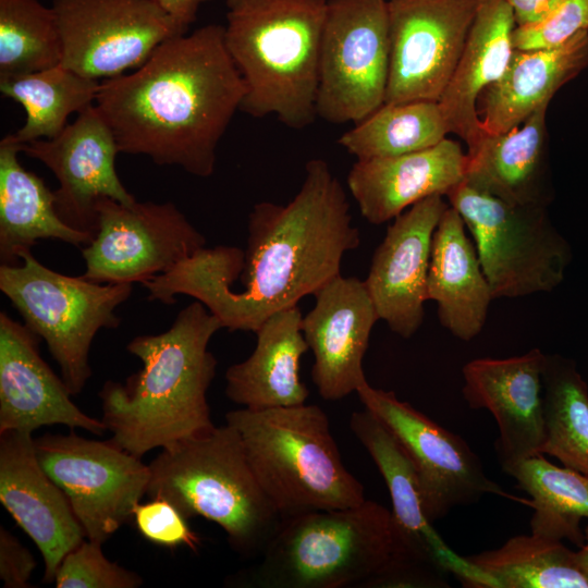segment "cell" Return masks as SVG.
<instances>
[{
    "mask_svg": "<svg viewBox=\"0 0 588 588\" xmlns=\"http://www.w3.org/2000/svg\"><path fill=\"white\" fill-rule=\"evenodd\" d=\"M390 70L388 0H327L317 118L358 123L385 100Z\"/></svg>",
    "mask_w": 588,
    "mask_h": 588,
    "instance_id": "obj_11",
    "label": "cell"
},
{
    "mask_svg": "<svg viewBox=\"0 0 588 588\" xmlns=\"http://www.w3.org/2000/svg\"><path fill=\"white\" fill-rule=\"evenodd\" d=\"M516 27L507 0H477L464 49L439 105L450 133L473 152L486 133L478 117L481 94L501 78L514 52Z\"/></svg>",
    "mask_w": 588,
    "mask_h": 588,
    "instance_id": "obj_24",
    "label": "cell"
},
{
    "mask_svg": "<svg viewBox=\"0 0 588 588\" xmlns=\"http://www.w3.org/2000/svg\"><path fill=\"white\" fill-rule=\"evenodd\" d=\"M356 393L411 458L425 514L432 524L457 506L478 502L485 494L511 497L486 476L480 458L462 437L400 401L393 391L376 389L366 381Z\"/></svg>",
    "mask_w": 588,
    "mask_h": 588,
    "instance_id": "obj_15",
    "label": "cell"
},
{
    "mask_svg": "<svg viewBox=\"0 0 588 588\" xmlns=\"http://www.w3.org/2000/svg\"><path fill=\"white\" fill-rule=\"evenodd\" d=\"M220 329L219 319L196 301L167 331L127 344L142 369L124 383L107 381L99 391L101 420L114 444L142 457L215 427L207 391L217 359L208 344Z\"/></svg>",
    "mask_w": 588,
    "mask_h": 588,
    "instance_id": "obj_3",
    "label": "cell"
},
{
    "mask_svg": "<svg viewBox=\"0 0 588 588\" xmlns=\"http://www.w3.org/2000/svg\"><path fill=\"white\" fill-rule=\"evenodd\" d=\"M588 66V32L550 49L514 50L499 81L479 97L478 117L486 134L519 126Z\"/></svg>",
    "mask_w": 588,
    "mask_h": 588,
    "instance_id": "obj_26",
    "label": "cell"
},
{
    "mask_svg": "<svg viewBox=\"0 0 588 588\" xmlns=\"http://www.w3.org/2000/svg\"><path fill=\"white\" fill-rule=\"evenodd\" d=\"M30 432L0 433V502L41 553L42 581L54 583L63 558L85 539L64 492L40 466Z\"/></svg>",
    "mask_w": 588,
    "mask_h": 588,
    "instance_id": "obj_21",
    "label": "cell"
},
{
    "mask_svg": "<svg viewBox=\"0 0 588 588\" xmlns=\"http://www.w3.org/2000/svg\"><path fill=\"white\" fill-rule=\"evenodd\" d=\"M133 519L139 534L152 543L168 548L185 546L194 551L200 543L187 518L166 499L152 498L146 503H137Z\"/></svg>",
    "mask_w": 588,
    "mask_h": 588,
    "instance_id": "obj_38",
    "label": "cell"
},
{
    "mask_svg": "<svg viewBox=\"0 0 588 588\" xmlns=\"http://www.w3.org/2000/svg\"><path fill=\"white\" fill-rule=\"evenodd\" d=\"M133 283H97L56 272L25 252L17 266H0V290L42 339L58 363L72 395L83 391L91 376L88 356L96 333L115 329V309L133 290Z\"/></svg>",
    "mask_w": 588,
    "mask_h": 588,
    "instance_id": "obj_8",
    "label": "cell"
},
{
    "mask_svg": "<svg viewBox=\"0 0 588 588\" xmlns=\"http://www.w3.org/2000/svg\"><path fill=\"white\" fill-rule=\"evenodd\" d=\"M465 559L483 577L486 588H588L575 551L535 534L512 537L500 548Z\"/></svg>",
    "mask_w": 588,
    "mask_h": 588,
    "instance_id": "obj_31",
    "label": "cell"
},
{
    "mask_svg": "<svg viewBox=\"0 0 588 588\" xmlns=\"http://www.w3.org/2000/svg\"><path fill=\"white\" fill-rule=\"evenodd\" d=\"M584 544L578 548V551H575V560L579 569L588 578V524L584 529Z\"/></svg>",
    "mask_w": 588,
    "mask_h": 588,
    "instance_id": "obj_42",
    "label": "cell"
},
{
    "mask_svg": "<svg viewBox=\"0 0 588 588\" xmlns=\"http://www.w3.org/2000/svg\"><path fill=\"white\" fill-rule=\"evenodd\" d=\"M302 319L314 354L313 382L327 401H339L367 381L363 360L375 323L380 320L365 281L336 275L315 294Z\"/></svg>",
    "mask_w": 588,
    "mask_h": 588,
    "instance_id": "obj_19",
    "label": "cell"
},
{
    "mask_svg": "<svg viewBox=\"0 0 588 588\" xmlns=\"http://www.w3.org/2000/svg\"><path fill=\"white\" fill-rule=\"evenodd\" d=\"M98 230L82 248L83 278L97 283L143 284L173 269L206 245V237L171 201L96 204Z\"/></svg>",
    "mask_w": 588,
    "mask_h": 588,
    "instance_id": "obj_13",
    "label": "cell"
},
{
    "mask_svg": "<svg viewBox=\"0 0 588 588\" xmlns=\"http://www.w3.org/2000/svg\"><path fill=\"white\" fill-rule=\"evenodd\" d=\"M449 206L442 195L416 203L393 219L372 255L366 287L379 319L403 339L424 321L433 234Z\"/></svg>",
    "mask_w": 588,
    "mask_h": 588,
    "instance_id": "obj_18",
    "label": "cell"
},
{
    "mask_svg": "<svg viewBox=\"0 0 588 588\" xmlns=\"http://www.w3.org/2000/svg\"><path fill=\"white\" fill-rule=\"evenodd\" d=\"M71 396L62 377L41 357L38 336L1 311L0 433L64 425L103 434V421L82 412Z\"/></svg>",
    "mask_w": 588,
    "mask_h": 588,
    "instance_id": "obj_22",
    "label": "cell"
},
{
    "mask_svg": "<svg viewBox=\"0 0 588 588\" xmlns=\"http://www.w3.org/2000/svg\"><path fill=\"white\" fill-rule=\"evenodd\" d=\"M427 299L437 303L440 323L462 341H470L481 332L494 299L474 241L452 206L433 234Z\"/></svg>",
    "mask_w": 588,
    "mask_h": 588,
    "instance_id": "obj_25",
    "label": "cell"
},
{
    "mask_svg": "<svg viewBox=\"0 0 588 588\" xmlns=\"http://www.w3.org/2000/svg\"><path fill=\"white\" fill-rule=\"evenodd\" d=\"M327 0H243L229 9L226 49L244 82L241 111L293 130L317 118Z\"/></svg>",
    "mask_w": 588,
    "mask_h": 588,
    "instance_id": "obj_4",
    "label": "cell"
},
{
    "mask_svg": "<svg viewBox=\"0 0 588 588\" xmlns=\"http://www.w3.org/2000/svg\"><path fill=\"white\" fill-rule=\"evenodd\" d=\"M102 543L84 540L62 560L54 578L58 588H137L143 578L110 561Z\"/></svg>",
    "mask_w": 588,
    "mask_h": 588,
    "instance_id": "obj_36",
    "label": "cell"
},
{
    "mask_svg": "<svg viewBox=\"0 0 588 588\" xmlns=\"http://www.w3.org/2000/svg\"><path fill=\"white\" fill-rule=\"evenodd\" d=\"M241 1H243V0H225V4L230 9V8L234 7V5H236L237 3H240Z\"/></svg>",
    "mask_w": 588,
    "mask_h": 588,
    "instance_id": "obj_43",
    "label": "cell"
},
{
    "mask_svg": "<svg viewBox=\"0 0 588 588\" xmlns=\"http://www.w3.org/2000/svg\"><path fill=\"white\" fill-rule=\"evenodd\" d=\"M344 187L320 158L307 161L297 194L286 205L256 204L245 250L201 248L144 283L149 301L175 295L199 301L229 331L256 332L272 314L296 306L341 274L343 256L360 244Z\"/></svg>",
    "mask_w": 588,
    "mask_h": 588,
    "instance_id": "obj_1",
    "label": "cell"
},
{
    "mask_svg": "<svg viewBox=\"0 0 588 588\" xmlns=\"http://www.w3.org/2000/svg\"><path fill=\"white\" fill-rule=\"evenodd\" d=\"M61 64L108 79L143 64L163 41L186 34L157 0H52Z\"/></svg>",
    "mask_w": 588,
    "mask_h": 588,
    "instance_id": "obj_14",
    "label": "cell"
},
{
    "mask_svg": "<svg viewBox=\"0 0 588 588\" xmlns=\"http://www.w3.org/2000/svg\"><path fill=\"white\" fill-rule=\"evenodd\" d=\"M546 358L536 347L509 358H476L463 367L466 403L488 409L498 424L495 450L502 467L541 454Z\"/></svg>",
    "mask_w": 588,
    "mask_h": 588,
    "instance_id": "obj_20",
    "label": "cell"
},
{
    "mask_svg": "<svg viewBox=\"0 0 588 588\" xmlns=\"http://www.w3.org/2000/svg\"><path fill=\"white\" fill-rule=\"evenodd\" d=\"M298 306L270 315L255 332L253 353L225 372L230 401L250 409L304 404L309 391L299 378V362L309 348Z\"/></svg>",
    "mask_w": 588,
    "mask_h": 588,
    "instance_id": "obj_27",
    "label": "cell"
},
{
    "mask_svg": "<svg viewBox=\"0 0 588 588\" xmlns=\"http://www.w3.org/2000/svg\"><path fill=\"white\" fill-rule=\"evenodd\" d=\"M21 152L39 160L54 174L59 182L54 191L57 213L74 230L95 236L100 198L125 205L136 201L118 176L115 157L120 150L95 105L81 111L58 136L22 144Z\"/></svg>",
    "mask_w": 588,
    "mask_h": 588,
    "instance_id": "obj_17",
    "label": "cell"
},
{
    "mask_svg": "<svg viewBox=\"0 0 588 588\" xmlns=\"http://www.w3.org/2000/svg\"><path fill=\"white\" fill-rule=\"evenodd\" d=\"M445 198L471 234L494 298L547 293L572 259L542 205H512L463 181Z\"/></svg>",
    "mask_w": 588,
    "mask_h": 588,
    "instance_id": "obj_9",
    "label": "cell"
},
{
    "mask_svg": "<svg viewBox=\"0 0 588 588\" xmlns=\"http://www.w3.org/2000/svg\"><path fill=\"white\" fill-rule=\"evenodd\" d=\"M544 442L541 454L588 476V385L576 363L547 355L543 370Z\"/></svg>",
    "mask_w": 588,
    "mask_h": 588,
    "instance_id": "obj_34",
    "label": "cell"
},
{
    "mask_svg": "<svg viewBox=\"0 0 588 588\" xmlns=\"http://www.w3.org/2000/svg\"><path fill=\"white\" fill-rule=\"evenodd\" d=\"M148 465L150 499L168 500L187 519L216 523L243 556L261 555L281 526L237 431L226 422L163 448Z\"/></svg>",
    "mask_w": 588,
    "mask_h": 588,
    "instance_id": "obj_5",
    "label": "cell"
},
{
    "mask_svg": "<svg viewBox=\"0 0 588 588\" xmlns=\"http://www.w3.org/2000/svg\"><path fill=\"white\" fill-rule=\"evenodd\" d=\"M395 551L391 512L358 505L283 518L250 573L259 588L375 587Z\"/></svg>",
    "mask_w": 588,
    "mask_h": 588,
    "instance_id": "obj_7",
    "label": "cell"
},
{
    "mask_svg": "<svg viewBox=\"0 0 588 588\" xmlns=\"http://www.w3.org/2000/svg\"><path fill=\"white\" fill-rule=\"evenodd\" d=\"M244 95L224 26L208 24L163 41L132 72L100 81L95 106L120 152L208 177Z\"/></svg>",
    "mask_w": 588,
    "mask_h": 588,
    "instance_id": "obj_2",
    "label": "cell"
},
{
    "mask_svg": "<svg viewBox=\"0 0 588 588\" xmlns=\"http://www.w3.org/2000/svg\"><path fill=\"white\" fill-rule=\"evenodd\" d=\"M467 168V152L457 142L445 138L411 154L357 160L346 184L362 216L378 225L427 197H445L465 181Z\"/></svg>",
    "mask_w": 588,
    "mask_h": 588,
    "instance_id": "obj_23",
    "label": "cell"
},
{
    "mask_svg": "<svg viewBox=\"0 0 588 588\" xmlns=\"http://www.w3.org/2000/svg\"><path fill=\"white\" fill-rule=\"evenodd\" d=\"M100 81L83 76L63 64L29 74L0 78L3 96L26 112L25 124L13 134L22 145L58 136L68 118L95 105Z\"/></svg>",
    "mask_w": 588,
    "mask_h": 588,
    "instance_id": "obj_32",
    "label": "cell"
},
{
    "mask_svg": "<svg viewBox=\"0 0 588 588\" xmlns=\"http://www.w3.org/2000/svg\"><path fill=\"white\" fill-rule=\"evenodd\" d=\"M36 567L30 551L7 528L0 526V578L5 588L29 587Z\"/></svg>",
    "mask_w": 588,
    "mask_h": 588,
    "instance_id": "obj_39",
    "label": "cell"
},
{
    "mask_svg": "<svg viewBox=\"0 0 588 588\" xmlns=\"http://www.w3.org/2000/svg\"><path fill=\"white\" fill-rule=\"evenodd\" d=\"M249 465L282 518L364 502V486L344 466L329 418L317 405L225 415Z\"/></svg>",
    "mask_w": 588,
    "mask_h": 588,
    "instance_id": "obj_6",
    "label": "cell"
},
{
    "mask_svg": "<svg viewBox=\"0 0 588 588\" xmlns=\"http://www.w3.org/2000/svg\"><path fill=\"white\" fill-rule=\"evenodd\" d=\"M61 61L62 41L52 8L38 0H0V78Z\"/></svg>",
    "mask_w": 588,
    "mask_h": 588,
    "instance_id": "obj_35",
    "label": "cell"
},
{
    "mask_svg": "<svg viewBox=\"0 0 588 588\" xmlns=\"http://www.w3.org/2000/svg\"><path fill=\"white\" fill-rule=\"evenodd\" d=\"M350 427L377 465L392 503L395 551L381 586L449 587L452 573L465 587L486 588L483 577L427 518L414 465L392 432L366 408L352 414Z\"/></svg>",
    "mask_w": 588,
    "mask_h": 588,
    "instance_id": "obj_10",
    "label": "cell"
},
{
    "mask_svg": "<svg viewBox=\"0 0 588 588\" xmlns=\"http://www.w3.org/2000/svg\"><path fill=\"white\" fill-rule=\"evenodd\" d=\"M516 22V26L536 23L547 16L559 0H507Z\"/></svg>",
    "mask_w": 588,
    "mask_h": 588,
    "instance_id": "obj_40",
    "label": "cell"
},
{
    "mask_svg": "<svg viewBox=\"0 0 588 588\" xmlns=\"http://www.w3.org/2000/svg\"><path fill=\"white\" fill-rule=\"evenodd\" d=\"M580 32H588V0H559L542 20L516 26L513 45L516 50L559 47Z\"/></svg>",
    "mask_w": 588,
    "mask_h": 588,
    "instance_id": "obj_37",
    "label": "cell"
},
{
    "mask_svg": "<svg viewBox=\"0 0 588 588\" xmlns=\"http://www.w3.org/2000/svg\"><path fill=\"white\" fill-rule=\"evenodd\" d=\"M159 5L184 29L196 21L201 4L210 0H157Z\"/></svg>",
    "mask_w": 588,
    "mask_h": 588,
    "instance_id": "obj_41",
    "label": "cell"
},
{
    "mask_svg": "<svg viewBox=\"0 0 588 588\" xmlns=\"http://www.w3.org/2000/svg\"><path fill=\"white\" fill-rule=\"evenodd\" d=\"M531 499V534L568 540L580 548L585 541L580 520L588 518V476L559 467L538 454L502 467Z\"/></svg>",
    "mask_w": 588,
    "mask_h": 588,
    "instance_id": "obj_30",
    "label": "cell"
},
{
    "mask_svg": "<svg viewBox=\"0 0 588 588\" xmlns=\"http://www.w3.org/2000/svg\"><path fill=\"white\" fill-rule=\"evenodd\" d=\"M476 9L477 0H388L390 70L384 103L439 101Z\"/></svg>",
    "mask_w": 588,
    "mask_h": 588,
    "instance_id": "obj_16",
    "label": "cell"
},
{
    "mask_svg": "<svg viewBox=\"0 0 588 588\" xmlns=\"http://www.w3.org/2000/svg\"><path fill=\"white\" fill-rule=\"evenodd\" d=\"M450 133L438 101L383 103L338 143L357 160L395 157L438 145Z\"/></svg>",
    "mask_w": 588,
    "mask_h": 588,
    "instance_id": "obj_33",
    "label": "cell"
},
{
    "mask_svg": "<svg viewBox=\"0 0 588 588\" xmlns=\"http://www.w3.org/2000/svg\"><path fill=\"white\" fill-rule=\"evenodd\" d=\"M38 462L64 492L86 539L103 543L133 519L147 493L150 468L111 440L46 433L35 439Z\"/></svg>",
    "mask_w": 588,
    "mask_h": 588,
    "instance_id": "obj_12",
    "label": "cell"
},
{
    "mask_svg": "<svg viewBox=\"0 0 588 588\" xmlns=\"http://www.w3.org/2000/svg\"><path fill=\"white\" fill-rule=\"evenodd\" d=\"M21 145L13 134L0 142V261L17 266L21 256L44 238L86 246L94 235L72 229L58 216L54 192L24 169L17 158Z\"/></svg>",
    "mask_w": 588,
    "mask_h": 588,
    "instance_id": "obj_28",
    "label": "cell"
},
{
    "mask_svg": "<svg viewBox=\"0 0 588 588\" xmlns=\"http://www.w3.org/2000/svg\"><path fill=\"white\" fill-rule=\"evenodd\" d=\"M543 105L519 126L486 134L468 156L465 181L512 205H543L542 166L546 145Z\"/></svg>",
    "mask_w": 588,
    "mask_h": 588,
    "instance_id": "obj_29",
    "label": "cell"
}]
</instances>
